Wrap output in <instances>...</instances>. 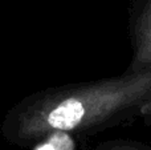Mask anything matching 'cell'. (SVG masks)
I'll list each match as a JSON object with an SVG mask.
<instances>
[{"label":"cell","mask_w":151,"mask_h":150,"mask_svg":"<svg viewBox=\"0 0 151 150\" xmlns=\"http://www.w3.org/2000/svg\"><path fill=\"white\" fill-rule=\"evenodd\" d=\"M151 96V69L117 79L55 90L33 100L13 118L21 134L73 132L111 122L141 110Z\"/></svg>","instance_id":"obj_1"},{"label":"cell","mask_w":151,"mask_h":150,"mask_svg":"<svg viewBox=\"0 0 151 150\" xmlns=\"http://www.w3.org/2000/svg\"><path fill=\"white\" fill-rule=\"evenodd\" d=\"M151 69V1L139 17L135 31V56L131 71Z\"/></svg>","instance_id":"obj_2"},{"label":"cell","mask_w":151,"mask_h":150,"mask_svg":"<svg viewBox=\"0 0 151 150\" xmlns=\"http://www.w3.org/2000/svg\"><path fill=\"white\" fill-rule=\"evenodd\" d=\"M139 113H141L142 116H145L146 118H151V96H150L149 100L143 104V106L141 108Z\"/></svg>","instance_id":"obj_3"},{"label":"cell","mask_w":151,"mask_h":150,"mask_svg":"<svg viewBox=\"0 0 151 150\" xmlns=\"http://www.w3.org/2000/svg\"><path fill=\"white\" fill-rule=\"evenodd\" d=\"M150 1H151V0H149V3H150Z\"/></svg>","instance_id":"obj_4"}]
</instances>
